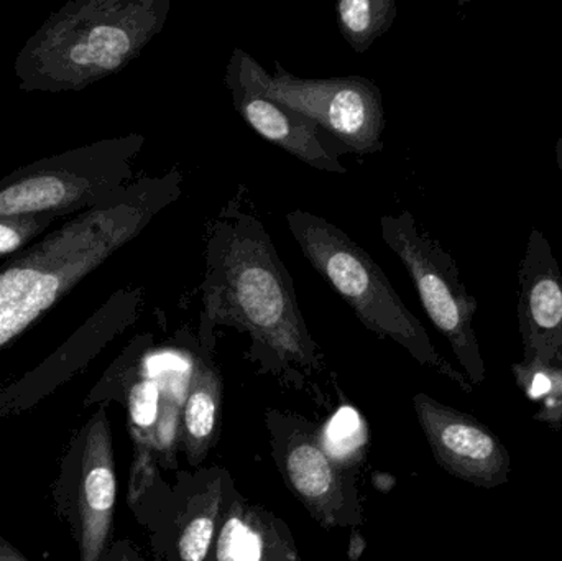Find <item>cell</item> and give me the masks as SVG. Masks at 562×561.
I'll list each match as a JSON object with an SVG mask.
<instances>
[{"label": "cell", "mask_w": 562, "mask_h": 561, "mask_svg": "<svg viewBox=\"0 0 562 561\" xmlns=\"http://www.w3.org/2000/svg\"><path fill=\"white\" fill-rule=\"evenodd\" d=\"M286 524L231 490L207 561H281L296 556Z\"/></svg>", "instance_id": "cell-15"}, {"label": "cell", "mask_w": 562, "mask_h": 561, "mask_svg": "<svg viewBox=\"0 0 562 561\" xmlns=\"http://www.w3.org/2000/svg\"><path fill=\"white\" fill-rule=\"evenodd\" d=\"M61 217L65 216L59 213H33L0 217V259H10L32 246L33 240L43 236V233Z\"/></svg>", "instance_id": "cell-21"}, {"label": "cell", "mask_w": 562, "mask_h": 561, "mask_svg": "<svg viewBox=\"0 0 562 561\" xmlns=\"http://www.w3.org/2000/svg\"><path fill=\"white\" fill-rule=\"evenodd\" d=\"M336 13L347 45L362 55L389 32L398 15V7L395 0H340Z\"/></svg>", "instance_id": "cell-17"}, {"label": "cell", "mask_w": 562, "mask_h": 561, "mask_svg": "<svg viewBox=\"0 0 562 561\" xmlns=\"http://www.w3.org/2000/svg\"><path fill=\"white\" fill-rule=\"evenodd\" d=\"M360 434H366L362 418L353 408L344 407L339 414L334 415L326 428H319V440L326 453L347 470L349 458L353 463H359L362 458L366 441L360 438Z\"/></svg>", "instance_id": "cell-19"}, {"label": "cell", "mask_w": 562, "mask_h": 561, "mask_svg": "<svg viewBox=\"0 0 562 561\" xmlns=\"http://www.w3.org/2000/svg\"><path fill=\"white\" fill-rule=\"evenodd\" d=\"M233 487V478L224 468L180 473L178 486L173 491L167 487L173 520L158 534V556L167 561H207Z\"/></svg>", "instance_id": "cell-14"}, {"label": "cell", "mask_w": 562, "mask_h": 561, "mask_svg": "<svg viewBox=\"0 0 562 561\" xmlns=\"http://www.w3.org/2000/svg\"><path fill=\"white\" fill-rule=\"evenodd\" d=\"M518 388L535 402H541L537 420L561 427L562 424V369L553 366L527 364L517 362L512 366Z\"/></svg>", "instance_id": "cell-18"}, {"label": "cell", "mask_w": 562, "mask_h": 561, "mask_svg": "<svg viewBox=\"0 0 562 561\" xmlns=\"http://www.w3.org/2000/svg\"><path fill=\"white\" fill-rule=\"evenodd\" d=\"M383 243L415 283L426 315L448 339L471 384L485 381V362L474 329L477 300L462 283L458 263L438 240L423 233L409 211L380 220Z\"/></svg>", "instance_id": "cell-7"}, {"label": "cell", "mask_w": 562, "mask_h": 561, "mask_svg": "<svg viewBox=\"0 0 562 561\" xmlns=\"http://www.w3.org/2000/svg\"><path fill=\"white\" fill-rule=\"evenodd\" d=\"M104 561H147L138 552L131 540L122 539L112 542L111 549L105 553Z\"/></svg>", "instance_id": "cell-22"}, {"label": "cell", "mask_w": 562, "mask_h": 561, "mask_svg": "<svg viewBox=\"0 0 562 561\" xmlns=\"http://www.w3.org/2000/svg\"><path fill=\"white\" fill-rule=\"evenodd\" d=\"M413 407L442 470L475 486L497 487L507 483L510 455L485 425L426 394H416Z\"/></svg>", "instance_id": "cell-11"}, {"label": "cell", "mask_w": 562, "mask_h": 561, "mask_svg": "<svg viewBox=\"0 0 562 561\" xmlns=\"http://www.w3.org/2000/svg\"><path fill=\"white\" fill-rule=\"evenodd\" d=\"M286 224L307 262L367 329L392 339L419 364L435 369L471 394V382L436 351L425 326L406 308L389 277L362 247L336 224L311 211H290Z\"/></svg>", "instance_id": "cell-4"}, {"label": "cell", "mask_w": 562, "mask_h": 561, "mask_svg": "<svg viewBox=\"0 0 562 561\" xmlns=\"http://www.w3.org/2000/svg\"><path fill=\"white\" fill-rule=\"evenodd\" d=\"M557 161L562 178V137L557 142Z\"/></svg>", "instance_id": "cell-25"}, {"label": "cell", "mask_w": 562, "mask_h": 561, "mask_svg": "<svg viewBox=\"0 0 562 561\" xmlns=\"http://www.w3.org/2000/svg\"><path fill=\"white\" fill-rule=\"evenodd\" d=\"M281 561H303V559H301L300 553H296V556L286 557Z\"/></svg>", "instance_id": "cell-26"}, {"label": "cell", "mask_w": 562, "mask_h": 561, "mask_svg": "<svg viewBox=\"0 0 562 561\" xmlns=\"http://www.w3.org/2000/svg\"><path fill=\"white\" fill-rule=\"evenodd\" d=\"M223 404V379L210 355L194 359L183 402V450L191 468L207 458L216 441Z\"/></svg>", "instance_id": "cell-16"}, {"label": "cell", "mask_w": 562, "mask_h": 561, "mask_svg": "<svg viewBox=\"0 0 562 561\" xmlns=\"http://www.w3.org/2000/svg\"><path fill=\"white\" fill-rule=\"evenodd\" d=\"M0 561H32L29 557L23 556L19 549L9 540L0 536Z\"/></svg>", "instance_id": "cell-24"}, {"label": "cell", "mask_w": 562, "mask_h": 561, "mask_svg": "<svg viewBox=\"0 0 562 561\" xmlns=\"http://www.w3.org/2000/svg\"><path fill=\"white\" fill-rule=\"evenodd\" d=\"M518 282L524 362L562 369V273L540 229L531 231L528 237Z\"/></svg>", "instance_id": "cell-13"}, {"label": "cell", "mask_w": 562, "mask_h": 561, "mask_svg": "<svg viewBox=\"0 0 562 561\" xmlns=\"http://www.w3.org/2000/svg\"><path fill=\"white\" fill-rule=\"evenodd\" d=\"M140 305L142 289L115 292L42 364L0 389V418L29 411L68 382L137 319Z\"/></svg>", "instance_id": "cell-10"}, {"label": "cell", "mask_w": 562, "mask_h": 561, "mask_svg": "<svg viewBox=\"0 0 562 561\" xmlns=\"http://www.w3.org/2000/svg\"><path fill=\"white\" fill-rule=\"evenodd\" d=\"M145 147L142 134L104 138L16 168L0 180V217L78 214L104 203L132 183Z\"/></svg>", "instance_id": "cell-5"}, {"label": "cell", "mask_w": 562, "mask_h": 561, "mask_svg": "<svg viewBox=\"0 0 562 561\" xmlns=\"http://www.w3.org/2000/svg\"><path fill=\"white\" fill-rule=\"evenodd\" d=\"M367 542L362 534L356 529H350L349 547H347V559L349 561H359L360 557L366 552Z\"/></svg>", "instance_id": "cell-23"}, {"label": "cell", "mask_w": 562, "mask_h": 561, "mask_svg": "<svg viewBox=\"0 0 562 561\" xmlns=\"http://www.w3.org/2000/svg\"><path fill=\"white\" fill-rule=\"evenodd\" d=\"M157 461L165 470H177L178 450L183 447V404L173 395L165 394L151 431Z\"/></svg>", "instance_id": "cell-20"}, {"label": "cell", "mask_w": 562, "mask_h": 561, "mask_svg": "<svg viewBox=\"0 0 562 561\" xmlns=\"http://www.w3.org/2000/svg\"><path fill=\"white\" fill-rule=\"evenodd\" d=\"M249 53L236 48L226 68V85L244 122L260 137L319 171L346 175L347 168L321 137L319 125L263 94L249 69Z\"/></svg>", "instance_id": "cell-12"}, {"label": "cell", "mask_w": 562, "mask_h": 561, "mask_svg": "<svg viewBox=\"0 0 562 561\" xmlns=\"http://www.w3.org/2000/svg\"><path fill=\"white\" fill-rule=\"evenodd\" d=\"M183 175L144 177L0 263V351L181 197Z\"/></svg>", "instance_id": "cell-2"}, {"label": "cell", "mask_w": 562, "mask_h": 561, "mask_svg": "<svg viewBox=\"0 0 562 561\" xmlns=\"http://www.w3.org/2000/svg\"><path fill=\"white\" fill-rule=\"evenodd\" d=\"M170 0H69L16 55L25 92H81L117 75L164 30Z\"/></svg>", "instance_id": "cell-3"}, {"label": "cell", "mask_w": 562, "mask_h": 561, "mask_svg": "<svg viewBox=\"0 0 562 561\" xmlns=\"http://www.w3.org/2000/svg\"><path fill=\"white\" fill-rule=\"evenodd\" d=\"M201 289L204 345L213 346L214 328L231 326L250 336L254 358L272 371L323 369V352L301 315L293 279L252 214L231 204L214 221Z\"/></svg>", "instance_id": "cell-1"}, {"label": "cell", "mask_w": 562, "mask_h": 561, "mask_svg": "<svg viewBox=\"0 0 562 561\" xmlns=\"http://www.w3.org/2000/svg\"><path fill=\"white\" fill-rule=\"evenodd\" d=\"M117 474L108 407L69 438L52 486V504L68 527L79 561H104L114 536Z\"/></svg>", "instance_id": "cell-6"}, {"label": "cell", "mask_w": 562, "mask_h": 561, "mask_svg": "<svg viewBox=\"0 0 562 561\" xmlns=\"http://www.w3.org/2000/svg\"><path fill=\"white\" fill-rule=\"evenodd\" d=\"M267 427L281 476L313 519L329 529L360 526L362 501L356 481L326 453L319 428L279 411L267 412Z\"/></svg>", "instance_id": "cell-9"}, {"label": "cell", "mask_w": 562, "mask_h": 561, "mask_svg": "<svg viewBox=\"0 0 562 561\" xmlns=\"http://www.w3.org/2000/svg\"><path fill=\"white\" fill-rule=\"evenodd\" d=\"M247 63L267 98L319 125L344 152L372 155L383 150L386 119L382 91L369 78H297L280 63L270 75L252 55Z\"/></svg>", "instance_id": "cell-8"}]
</instances>
